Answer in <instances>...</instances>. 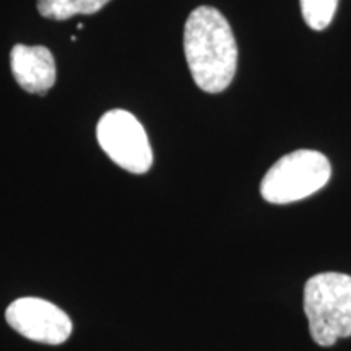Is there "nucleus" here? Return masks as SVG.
Masks as SVG:
<instances>
[{"label": "nucleus", "instance_id": "8", "mask_svg": "<svg viewBox=\"0 0 351 351\" xmlns=\"http://www.w3.org/2000/svg\"><path fill=\"white\" fill-rule=\"evenodd\" d=\"M339 0H301V12L309 28L322 32L332 23Z\"/></svg>", "mask_w": 351, "mask_h": 351}, {"label": "nucleus", "instance_id": "4", "mask_svg": "<svg viewBox=\"0 0 351 351\" xmlns=\"http://www.w3.org/2000/svg\"><path fill=\"white\" fill-rule=\"evenodd\" d=\"M96 137L103 152L122 169L132 174H145L152 168V145L134 114L124 109L106 112L96 127Z\"/></svg>", "mask_w": 351, "mask_h": 351}, {"label": "nucleus", "instance_id": "3", "mask_svg": "<svg viewBox=\"0 0 351 351\" xmlns=\"http://www.w3.org/2000/svg\"><path fill=\"white\" fill-rule=\"evenodd\" d=\"M332 166L315 150H296L280 158L262 179L261 194L270 204L283 205L307 199L330 181Z\"/></svg>", "mask_w": 351, "mask_h": 351}, {"label": "nucleus", "instance_id": "5", "mask_svg": "<svg viewBox=\"0 0 351 351\" xmlns=\"http://www.w3.org/2000/svg\"><path fill=\"white\" fill-rule=\"evenodd\" d=\"M5 319L13 330L38 343L60 345L72 333V320L60 307L39 298H20L7 307Z\"/></svg>", "mask_w": 351, "mask_h": 351}, {"label": "nucleus", "instance_id": "2", "mask_svg": "<svg viewBox=\"0 0 351 351\" xmlns=\"http://www.w3.org/2000/svg\"><path fill=\"white\" fill-rule=\"evenodd\" d=\"M304 313L311 337L319 346L351 337V276L324 271L307 280Z\"/></svg>", "mask_w": 351, "mask_h": 351}, {"label": "nucleus", "instance_id": "1", "mask_svg": "<svg viewBox=\"0 0 351 351\" xmlns=\"http://www.w3.org/2000/svg\"><path fill=\"white\" fill-rule=\"evenodd\" d=\"M184 54L200 90L221 93L230 86L238 69V46L221 12L202 5L189 15L184 28Z\"/></svg>", "mask_w": 351, "mask_h": 351}, {"label": "nucleus", "instance_id": "6", "mask_svg": "<svg viewBox=\"0 0 351 351\" xmlns=\"http://www.w3.org/2000/svg\"><path fill=\"white\" fill-rule=\"evenodd\" d=\"M12 73L25 91L44 95L56 83V62L44 46L16 44L10 52Z\"/></svg>", "mask_w": 351, "mask_h": 351}, {"label": "nucleus", "instance_id": "7", "mask_svg": "<svg viewBox=\"0 0 351 351\" xmlns=\"http://www.w3.org/2000/svg\"><path fill=\"white\" fill-rule=\"evenodd\" d=\"M111 0H38V10L44 19L69 20L75 15L99 12Z\"/></svg>", "mask_w": 351, "mask_h": 351}]
</instances>
